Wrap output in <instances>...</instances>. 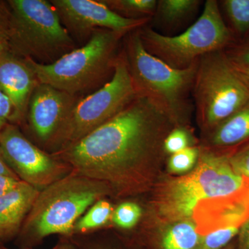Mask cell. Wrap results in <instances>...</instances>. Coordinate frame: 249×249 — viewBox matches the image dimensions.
I'll use <instances>...</instances> for the list:
<instances>
[{"label": "cell", "mask_w": 249, "mask_h": 249, "mask_svg": "<svg viewBox=\"0 0 249 249\" xmlns=\"http://www.w3.org/2000/svg\"></svg>", "instance_id": "obj_37"}, {"label": "cell", "mask_w": 249, "mask_h": 249, "mask_svg": "<svg viewBox=\"0 0 249 249\" xmlns=\"http://www.w3.org/2000/svg\"><path fill=\"white\" fill-rule=\"evenodd\" d=\"M115 208V205L108 197L96 201L78 219L73 226L72 235L112 228L111 219Z\"/></svg>", "instance_id": "obj_18"}, {"label": "cell", "mask_w": 249, "mask_h": 249, "mask_svg": "<svg viewBox=\"0 0 249 249\" xmlns=\"http://www.w3.org/2000/svg\"><path fill=\"white\" fill-rule=\"evenodd\" d=\"M0 249H11L7 248L5 246L0 244ZM51 249H78L76 246L72 243L71 241L66 237H60L56 245L54 246L53 248Z\"/></svg>", "instance_id": "obj_33"}, {"label": "cell", "mask_w": 249, "mask_h": 249, "mask_svg": "<svg viewBox=\"0 0 249 249\" xmlns=\"http://www.w3.org/2000/svg\"><path fill=\"white\" fill-rule=\"evenodd\" d=\"M236 249H249V219L241 227Z\"/></svg>", "instance_id": "obj_32"}, {"label": "cell", "mask_w": 249, "mask_h": 249, "mask_svg": "<svg viewBox=\"0 0 249 249\" xmlns=\"http://www.w3.org/2000/svg\"><path fill=\"white\" fill-rule=\"evenodd\" d=\"M40 83L29 59L11 53L0 56V91L13 107L10 124L22 129L31 96Z\"/></svg>", "instance_id": "obj_13"}, {"label": "cell", "mask_w": 249, "mask_h": 249, "mask_svg": "<svg viewBox=\"0 0 249 249\" xmlns=\"http://www.w3.org/2000/svg\"><path fill=\"white\" fill-rule=\"evenodd\" d=\"M223 249H235V247L232 244H230V245H228L227 247Z\"/></svg>", "instance_id": "obj_36"}, {"label": "cell", "mask_w": 249, "mask_h": 249, "mask_svg": "<svg viewBox=\"0 0 249 249\" xmlns=\"http://www.w3.org/2000/svg\"><path fill=\"white\" fill-rule=\"evenodd\" d=\"M111 229L72 235L69 239L78 249H142L139 245Z\"/></svg>", "instance_id": "obj_19"}, {"label": "cell", "mask_w": 249, "mask_h": 249, "mask_svg": "<svg viewBox=\"0 0 249 249\" xmlns=\"http://www.w3.org/2000/svg\"><path fill=\"white\" fill-rule=\"evenodd\" d=\"M218 2L235 41L249 35V0H224Z\"/></svg>", "instance_id": "obj_21"}, {"label": "cell", "mask_w": 249, "mask_h": 249, "mask_svg": "<svg viewBox=\"0 0 249 249\" xmlns=\"http://www.w3.org/2000/svg\"><path fill=\"white\" fill-rule=\"evenodd\" d=\"M249 188L231 196L199 201L192 214L198 233L204 236L220 229L242 227L249 219Z\"/></svg>", "instance_id": "obj_14"}, {"label": "cell", "mask_w": 249, "mask_h": 249, "mask_svg": "<svg viewBox=\"0 0 249 249\" xmlns=\"http://www.w3.org/2000/svg\"><path fill=\"white\" fill-rule=\"evenodd\" d=\"M175 124L155 104L137 96L119 114L78 142L52 153L72 171L107 184L111 199L150 189Z\"/></svg>", "instance_id": "obj_1"}, {"label": "cell", "mask_w": 249, "mask_h": 249, "mask_svg": "<svg viewBox=\"0 0 249 249\" xmlns=\"http://www.w3.org/2000/svg\"><path fill=\"white\" fill-rule=\"evenodd\" d=\"M224 52L232 63L249 67V34L232 42Z\"/></svg>", "instance_id": "obj_28"}, {"label": "cell", "mask_w": 249, "mask_h": 249, "mask_svg": "<svg viewBox=\"0 0 249 249\" xmlns=\"http://www.w3.org/2000/svg\"><path fill=\"white\" fill-rule=\"evenodd\" d=\"M202 2L201 0H159L150 22L163 29H178L196 16Z\"/></svg>", "instance_id": "obj_17"}, {"label": "cell", "mask_w": 249, "mask_h": 249, "mask_svg": "<svg viewBox=\"0 0 249 249\" xmlns=\"http://www.w3.org/2000/svg\"><path fill=\"white\" fill-rule=\"evenodd\" d=\"M201 238L193 223L180 221L170 227L163 236L160 249H198Z\"/></svg>", "instance_id": "obj_20"}, {"label": "cell", "mask_w": 249, "mask_h": 249, "mask_svg": "<svg viewBox=\"0 0 249 249\" xmlns=\"http://www.w3.org/2000/svg\"><path fill=\"white\" fill-rule=\"evenodd\" d=\"M137 96L121 49L112 78L102 88L78 100L59 137L54 152L78 142L101 127Z\"/></svg>", "instance_id": "obj_9"}, {"label": "cell", "mask_w": 249, "mask_h": 249, "mask_svg": "<svg viewBox=\"0 0 249 249\" xmlns=\"http://www.w3.org/2000/svg\"><path fill=\"white\" fill-rule=\"evenodd\" d=\"M121 17L127 19H151L157 8V0H100Z\"/></svg>", "instance_id": "obj_22"}, {"label": "cell", "mask_w": 249, "mask_h": 249, "mask_svg": "<svg viewBox=\"0 0 249 249\" xmlns=\"http://www.w3.org/2000/svg\"><path fill=\"white\" fill-rule=\"evenodd\" d=\"M13 107L9 98L0 91V132L11 122Z\"/></svg>", "instance_id": "obj_30"}, {"label": "cell", "mask_w": 249, "mask_h": 249, "mask_svg": "<svg viewBox=\"0 0 249 249\" xmlns=\"http://www.w3.org/2000/svg\"><path fill=\"white\" fill-rule=\"evenodd\" d=\"M199 154L200 149L193 146L171 155L168 160V169L170 173L182 174L189 171L196 165Z\"/></svg>", "instance_id": "obj_24"}, {"label": "cell", "mask_w": 249, "mask_h": 249, "mask_svg": "<svg viewBox=\"0 0 249 249\" xmlns=\"http://www.w3.org/2000/svg\"><path fill=\"white\" fill-rule=\"evenodd\" d=\"M249 141V101L210 132L209 142L229 155Z\"/></svg>", "instance_id": "obj_16"}, {"label": "cell", "mask_w": 249, "mask_h": 249, "mask_svg": "<svg viewBox=\"0 0 249 249\" xmlns=\"http://www.w3.org/2000/svg\"><path fill=\"white\" fill-rule=\"evenodd\" d=\"M80 98L40 83L31 96L22 127L28 138L49 153L55 152L59 137Z\"/></svg>", "instance_id": "obj_11"}, {"label": "cell", "mask_w": 249, "mask_h": 249, "mask_svg": "<svg viewBox=\"0 0 249 249\" xmlns=\"http://www.w3.org/2000/svg\"><path fill=\"white\" fill-rule=\"evenodd\" d=\"M0 175H6V176L18 178L16 174L11 169L8 163H6L1 147H0Z\"/></svg>", "instance_id": "obj_35"}, {"label": "cell", "mask_w": 249, "mask_h": 249, "mask_svg": "<svg viewBox=\"0 0 249 249\" xmlns=\"http://www.w3.org/2000/svg\"><path fill=\"white\" fill-rule=\"evenodd\" d=\"M229 61H230V60H229ZM231 63L232 64V67L235 69L237 74L240 77L241 79L245 83L246 86H247L249 89V67L232 63L231 62Z\"/></svg>", "instance_id": "obj_34"}, {"label": "cell", "mask_w": 249, "mask_h": 249, "mask_svg": "<svg viewBox=\"0 0 249 249\" xmlns=\"http://www.w3.org/2000/svg\"><path fill=\"white\" fill-rule=\"evenodd\" d=\"M40 191L22 181L0 196V244L16 240Z\"/></svg>", "instance_id": "obj_15"}, {"label": "cell", "mask_w": 249, "mask_h": 249, "mask_svg": "<svg viewBox=\"0 0 249 249\" xmlns=\"http://www.w3.org/2000/svg\"><path fill=\"white\" fill-rule=\"evenodd\" d=\"M11 9L7 1L0 0V56L10 53Z\"/></svg>", "instance_id": "obj_27"}, {"label": "cell", "mask_w": 249, "mask_h": 249, "mask_svg": "<svg viewBox=\"0 0 249 249\" xmlns=\"http://www.w3.org/2000/svg\"><path fill=\"white\" fill-rule=\"evenodd\" d=\"M139 32L147 52L178 70L193 66L201 57L224 51L235 42L216 0H207L200 17L178 35L165 36L150 24Z\"/></svg>", "instance_id": "obj_7"}, {"label": "cell", "mask_w": 249, "mask_h": 249, "mask_svg": "<svg viewBox=\"0 0 249 249\" xmlns=\"http://www.w3.org/2000/svg\"><path fill=\"white\" fill-rule=\"evenodd\" d=\"M22 182L18 178L6 175H0V196H4L6 193L12 191Z\"/></svg>", "instance_id": "obj_31"}, {"label": "cell", "mask_w": 249, "mask_h": 249, "mask_svg": "<svg viewBox=\"0 0 249 249\" xmlns=\"http://www.w3.org/2000/svg\"><path fill=\"white\" fill-rule=\"evenodd\" d=\"M0 147L16 176L40 191L72 172L67 163L31 142L16 124H7L0 132Z\"/></svg>", "instance_id": "obj_10"}, {"label": "cell", "mask_w": 249, "mask_h": 249, "mask_svg": "<svg viewBox=\"0 0 249 249\" xmlns=\"http://www.w3.org/2000/svg\"><path fill=\"white\" fill-rule=\"evenodd\" d=\"M193 137L186 126L175 127L164 141L165 153L173 155L193 147Z\"/></svg>", "instance_id": "obj_26"}, {"label": "cell", "mask_w": 249, "mask_h": 249, "mask_svg": "<svg viewBox=\"0 0 249 249\" xmlns=\"http://www.w3.org/2000/svg\"><path fill=\"white\" fill-rule=\"evenodd\" d=\"M241 227H231L220 229L201 236L198 249H223L230 245L232 239L238 235Z\"/></svg>", "instance_id": "obj_25"}, {"label": "cell", "mask_w": 249, "mask_h": 249, "mask_svg": "<svg viewBox=\"0 0 249 249\" xmlns=\"http://www.w3.org/2000/svg\"><path fill=\"white\" fill-rule=\"evenodd\" d=\"M227 155L236 173L249 179V141Z\"/></svg>", "instance_id": "obj_29"}, {"label": "cell", "mask_w": 249, "mask_h": 249, "mask_svg": "<svg viewBox=\"0 0 249 249\" xmlns=\"http://www.w3.org/2000/svg\"><path fill=\"white\" fill-rule=\"evenodd\" d=\"M139 29L124 36L121 49L137 95L151 101L175 127L186 126L194 109L192 91L198 62L184 70L170 67L147 52Z\"/></svg>", "instance_id": "obj_3"}, {"label": "cell", "mask_w": 249, "mask_h": 249, "mask_svg": "<svg viewBox=\"0 0 249 249\" xmlns=\"http://www.w3.org/2000/svg\"><path fill=\"white\" fill-rule=\"evenodd\" d=\"M199 158L191 173L160 185L156 204L163 219L183 221L192 217L199 201L231 196L249 188V178L236 173L227 155L200 150Z\"/></svg>", "instance_id": "obj_4"}, {"label": "cell", "mask_w": 249, "mask_h": 249, "mask_svg": "<svg viewBox=\"0 0 249 249\" xmlns=\"http://www.w3.org/2000/svg\"><path fill=\"white\" fill-rule=\"evenodd\" d=\"M127 34L98 29L80 48L49 65L29 59L40 83L74 96L96 91L114 75L121 42Z\"/></svg>", "instance_id": "obj_5"}, {"label": "cell", "mask_w": 249, "mask_h": 249, "mask_svg": "<svg viewBox=\"0 0 249 249\" xmlns=\"http://www.w3.org/2000/svg\"><path fill=\"white\" fill-rule=\"evenodd\" d=\"M110 197L107 184L72 171L41 190L16 243L32 249L53 235L70 238L78 219L96 201Z\"/></svg>", "instance_id": "obj_2"}, {"label": "cell", "mask_w": 249, "mask_h": 249, "mask_svg": "<svg viewBox=\"0 0 249 249\" xmlns=\"http://www.w3.org/2000/svg\"><path fill=\"white\" fill-rule=\"evenodd\" d=\"M142 214V207L134 201H123L116 206L111 225L121 230H131L140 222Z\"/></svg>", "instance_id": "obj_23"}, {"label": "cell", "mask_w": 249, "mask_h": 249, "mask_svg": "<svg viewBox=\"0 0 249 249\" xmlns=\"http://www.w3.org/2000/svg\"><path fill=\"white\" fill-rule=\"evenodd\" d=\"M10 53L49 65L76 49L50 0H7Z\"/></svg>", "instance_id": "obj_6"}, {"label": "cell", "mask_w": 249, "mask_h": 249, "mask_svg": "<svg viewBox=\"0 0 249 249\" xmlns=\"http://www.w3.org/2000/svg\"><path fill=\"white\" fill-rule=\"evenodd\" d=\"M62 25L79 41L89 40L98 29L127 34L150 24L151 19H127L109 9L100 0H50Z\"/></svg>", "instance_id": "obj_12"}, {"label": "cell", "mask_w": 249, "mask_h": 249, "mask_svg": "<svg viewBox=\"0 0 249 249\" xmlns=\"http://www.w3.org/2000/svg\"><path fill=\"white\" fill-rule=\"evenodd\" d=\"M192 97L199 124L211 132L249 102V89L219 51L198 61Z\"/></svg>", "instance_id": "obj_8"}]
</instances>
